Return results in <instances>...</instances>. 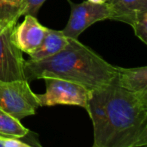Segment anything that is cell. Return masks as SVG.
Wrapping results in <instances>:
<instances>
[{
  "label": "cell",
  "mask_w": 147,
  "mask_h": 147,
  "mask_svg": "<svg viewBox=\"0 0 147 147\" xmlns=\"http://www.w3.org/2000/svg\"><path fill=\"white\" fill-rule=\"evenodd\" d=\"M92 147H147V108L115 80L90 91Z\"/></svg>",
  "instance_id": "1"
},
{
  "label": "cell",
  "mask_w": 147,
  "mask_h": 147,
  "mask_svg": "<svg viewBox=\"0 0 147 147\" xmlns=\"http://www.w3.org/2000/svg\"><path fill=\"white\" fill-rule=\"evenodd\" d=\"M117 73L118 67L73 38H69L68 44L53 56L24 61V76L28 82L54 77L80 84L90 91L114 82Z\"/></svg>",
  "instance_id": "2"
},
{
  "label": "cell",
  "mask_w": 147,
  "mask_h": 147,
  "mask_svg": "<svg viewBox=\"0 0 147 147\" xmlns=\"http://www.w3.org/2000/svg\"><path fill=\"white\" fill-rule=\"evenodd\" d=\"M39 105L37 94L27 80L0 81V108L21 120L36 113Z\"/></svg>",
  "instance_id": "3"
},
{
  "label": "cell",
  "mask_w": 147,
  "mask_h": 147,
  "mask_svg": "<svg viewBox=\"0 0 147 147\" xmlns=\"http://www.w3.org/2000/svg\"><path fill=\"white\" fill-rule=\"evenodd\" d=\"M46 90L43 94H37L39 105H74L86 109L90 90L80 84L54 77L43 78Z\"/></svg>",
  "instance_id": "4"
},
{
  "label": "cell",
  "mask_w": 147,
  "mask_h": 147,
  "mask_svg": "<svg viewBox=\"0 0 147 147\" xmlns=\"http://www.w3.org/2000/svg\"><path fill=\"white\" fill-rule=\"evenodd\" d=\"M70 4V16L65 28L62 30L63 34L68 38L78 39L82 32L94 23L111 19V11L107 3H93L88 0L81 3Z\"/></svg>",
  "instance_id": "5"
},
{
  "label": "cell",
  "mask_w": 147,
  "mask_h": 147,
  "mask_svg": "<svg viewBox=\"0 0 147 147\" xmlns=\"http://www.w3.org/2000/svg\"><path fill=\"white\" fill-rule=\"evenodd\" d=\"M16 24L0 23V81L25 80L22 52L12 41Z\"/></svg>",
  "instance_id": "6"
},
{
  "label": "cell",
  "mask_w": 147,
  "mask_h": 147,
  "mask_svg": "<svg viewBox=\"0 0 147 147\" xmlns=\"http://www.w3.org/2000/svg\"><path fill=\"white\" fill-rule=\"evenodd\" d=\"M47 29L35 16L27 14L24 15L23 21L14 27L12 41L22 53L30 55L41 44Z\"/></svg>",
  "instance_id": "7"
},
{
  "label": "cell",
  "mask_w": 147,
  "mask_h": 147,
  "mask_svg": "<svg viewBox=\"0 0 147 147\" xmlns=\"http://www.w3.org/2000/svg\"><path fill=\"white\" fill-rule=\"evenodd\" d=\"M116 81L121 87L132 93L147 108V66L118 67Z\"/></svg>",
  "instance_id": "8"
},
{
  "label": "cell",
  "mask_w": 147,
  "mask_h": 147,
  "mask_svg": "<svg viewBox=\"0 0 147 147\" xmlns=\"http://www.w3.org/2000/svg\"><path fill=\"white\" fill-rule=\"evenodd\" d=\"M111 20L131 26L136 19L147 12V0H108Z\"/></svg>",
  "instance_id": "9"
},
{
  "label": "cell",
  "mask_w": 147,
  "mask_h": 147,
  "mask_svg": "<svg viewBox=\"0 0 147 147\" xmlns=\"http://www.w3.org/2000/svg\"><path fill=\"white\" fill-rule=\"evenodd\" d=\"M69 38L63 34L62 30L48 28L41 44L29 55L31 60H42L57 54L68 44Z\"/></svg>",
  "instance_id": "10"
},
{
  "label": "cell",
  "mask_w": 147,
  "mask_h": 147,
  "mask_svg": "<svg viewBox=\"0 0 147 147\" xmlns=\"http://www.w3.org/2000/svg\"><path fill=\"white\" fill-rule=\"evenodd\" d=\"M29 132L30 130L24 127L20 120L0 108V135L4 137L21 139Z\"/></svg>",
  "instance_id": "11"
},
{
  "label": "cell",
  "mask_w": 147,
  "mask_h": 147,
  "mask_svg": "<svg viewBox=\"0 0 147 147\" xmlns=\"http://www.w3.org/2000/svg\"><path fill=\"white\" fill-rule=\"evenodd\" d=\"M24 7V0H0V23L17 24L23 16Z\"/></svg>",
  "instance_id": "12"
},
{
  "label": "cell",
  "mask_w": 147,
  "mask_h": 147,
  "mask_svg": "<svg viewBox=\"0 0 147 147\" xmlns=\"http://www.w3.org/2000/svg\"><path fill=\"white\" fill-rule=\"evenodd\" d=\"M135 35L147 45V12L137 18L131 25Z\"/></svg>",
  "instance_id": "13"
},
{
  "label": "cell",
  "mask_w": 147,
  "mask_h": 147,
  "mask_svg": "<svg viewBox=\"0 0 147 147\" xmlns=\"http://www.w3.org/2000/svg\"><path fill=\"white\" fill-rule=\"evenodd\" d=\"M46 0H24L25 7H24L23 16L24 15H32L36 17L39 12L41 6L45 3Z\"/></svg>",
  "instance_id": "14"
},
{
  "label": "cell",
  "mask_w": 147,
  "mask_h": 147,
  "mask_svg": "<svg viewBox=\"0 0 147 147\" xmlns=\"http://www.w3.org/2000/svg\"><path fill=\"white\" fill-rule=\"evenodd\" d=\"M90 2H93V3H106L108 0H88Z\"/></svg>",
  "instance_id": "15"
},
{
  "label": "cell",
  "mask_w": 147,
  "mask_h": 147,
  "mask_svg": "<svg viewBox=\"0 0 147 147\" xmlns=\"http://www.w3.org/2000/svg\"><path fill=\"white\" fill-rule=\"evenodd\" d=\"M0 147H4V146H3V144H2L1 142H0Z\"/></svg>",
  "instance_id": "16"
}]
</instances>
